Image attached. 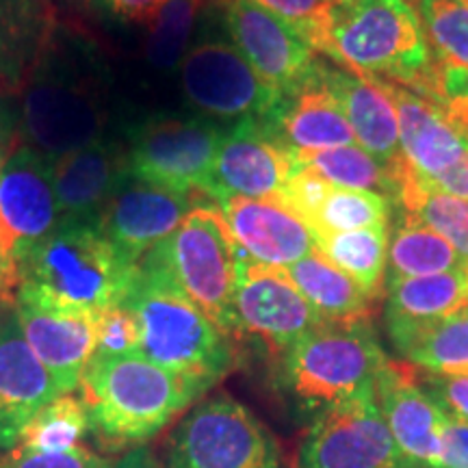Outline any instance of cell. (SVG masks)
<instances>
[{"label":"cell","instance_id":"cell-38","mask_svg":"<svg viewBox=\"0 0 468 468\" xmlns=\"http://www.w3.org/2000/svg\"><path fill=\"white\" fill-rule=\"evenodd\" d=\"M139 354V325L126 306L107 308L96 317V351L93 356Z\"/></svg>","mask_w":468,"mask_h":468},{"label":"cell","instance_id":"cell-11","mask_svg":"<svg viewBox=\"0 0 468 468\" xmlns=\"http://www.w3.org/2000/svg\"><path fill=\"white\" fill-rule=\"evenodd\" d=\"M399 460L373 382L324 408L303 438L297 468H395Z\"/></svg>","mask_w":468,"mask_h":468},{"label":"cell","instance_id":"cell-21","mask_svg":"<svg viewBox=\"0 0 468 468\" xmlns=\"http://www.w3.org/2000/svg\"><path fill=\"white\" fill-rule=\"evenodd\" d=\"M16 306L27 341L55 379L58 393H74L96 351V317L55 310L17 295Z\"/></svg>","mask_w":468,"mask_h":468},{"label":"cell","instance_id":"cell-17","mask_svg":"<svg viewBox=\"0 0 468 468\" xmlns=\"http://www.w3.org/2000/svg\"><path fill=\"white\" fill-rule=\"evenodd\" d=\"M55 379L28 345L16 297L0 302V458L16 449L33 414L58 397Z\"/></svg>","mask_w":468,"mask_h":468},{"label":"cell","instance_id":"cell-37","mask_svg":"<svg viewBox=\"0 0 468 468\" xmlns=\"http://www.w3.org/2000/svg\"><path fill=\"white\" fill-rule=\"evenodd\" d=\"M254 3L289 22L303 42L317 52L330 20V11L338 0H254Z\"/></svg>","mask_w":468,"mask_h":468},{"label":"cell","instance_id":"cell-7","mask_svg":"<svg viewBox=\"0 0 468 468\" xmlns=\"http://www.w3.org/2000/svg\"><path fill=\"white\" fill-rule=\"evenodd\" d=\"M102 87L91 74L50 63H35L22 102V120L33 148L48 161L102 139Z\"/></svg>","mask_w":468,"mask_h":468},{"label":"cell","instance_id":"cell-29","mask_svg":"<svg viewBox=\"0 0 468 468\" xmlns=\"http://www.w3.org/2000/svg\"><path fill=\"white\" fill-rule=\"evenodd\" d=\"M386 324H425L468 308L464 269L417 278H386Z\"/></svg>","mask_w":468,"mask_h":468},{"label":"cell","instance_id":"cell-6","mask_svg":"<svg viewBox=\"0 0 468 468\" xmlns=\"http://www.w3.org/2000/svg\"><path fill=\"white\" fill-rule=\"evenodd\" d=\"M386 360L371 321L324 324L282 356L286 386L313 408L335 406L360 393L376 382Z\"/></svg>","mask_w":468,"mask_h":468},{"label":"cell","instance_id":"cell-12","mask_svg":"<svg viewBox=\"0 0 468 468\" xmlns=\"http://www.w3.org/2000/svg\"><path fill=\"white\" fill-rule=\"evenodd\" d=\"M234 319L239 332L259 336L280 356L314 327L325 324L282 267L250 259L241 248L234 284Z\"/></svg>","mask_w":468,"mask_h":468},{"label":"cell","instance_id":"cell-2","mask_svg":"<svg viewBox=\"0 0 468 468\" xmlns=\"http://www.w3.org/2000/svg\"><path fill=\"white\" fill-rule=\"evenodd\" d=\"M17 297L66 313L98 317L122 306L137 265L126 259L96 221H58L17 261Z\"/></svg>","mask_w":468,"mask_h":468},{"label":"cell","instance_id":"cell-48","mask_svg":"<svg viewBox=\"0 0 468 468\" xmlns=\"http://www.w3.org/2000/svg\"><path fill=\"white\" fill-rule=\"evenodd\" d=\"M406 3H410V5H412V7H414V5H417V0H406Z\"/></svg>","mask_w":468,"mask_h":468},{"label":"cell","instance_id":"cell-47","mask_svg":"<svg viewBox=\"0 0 468 468\" xmlns=\"http://www.w3.org/2000/svg\"><path fill=\"white\" fill-rule=\"evenodd\" d=\"M464 276H466V289H468V262H466V267H464Z\"/></svg>","mask_w":468,"mask_h":468},{"label":"cell","instance_id":"cell-25","mask_svg":"<svg viewBox=\"0 0 468 468\" xmlns=\"http://www.w3.org/2000/svg\"><path fill=\"white\" fill-rule=\"evenodd\" d=\"M284 271L325 324H362L371 321L376 313L378 300L327 261L319 248Z\"/></svg>","mask_w":468,"mask_h":468},{"label":"cell","instance_id":"cell-22","mask_svg":"<svg viewBox=\"0 0 468 468\" xmlns=\"http://www.w3.org/2000/svg\"><path fill=\"white\" fill-rule=\"evenodd\" d=\"M128 176V152L98 139L52 161L58 221H96Z\"/></svg>","mask_w":468,"mask_h":468},{"label":"cell","instance_id":"cell-4","mask_svg":"<svg viewBox=\"0 0 468 468\" xmlns=\"http://www.w3.org/2000/svg\"><path fill=\"white\" fill-rule=\"evenodd\" d=\"M126 306L139 325V354L213 388L234 365L230 336L185 297L159 269L137 262Z\"/></svg>","mask_w":468,"mask_h":468},{"label":"cell","instance_id":"cell-31","mask_svg":"<svg viewBox=\"0 0 468 468\" xmlns=\"http://www.w3.org/2000/svg\"><path fill=\"white\" fill-rule=\"evenodd\" d=\"M388 226L360 228L351 232H330L314 237L317 248L341 271L379 302L388 269Z\"/></svg>","mask_w":468,"mask_h":468},{"label":"cell","instance_id":"cell-13","mask_svg":"<svg viewBox=\"0 0 468 468\" xmlns=\"http://www.w3.org/2000/svg\"><path fill=\"white\" fill-rule=\"evenodd\" d=\"M234 48L284 98L314 79L319 57L289 22L254 0H221Z\"/></svg>","mask_w":468,"mask_h":468},{"label":"cell","instance_id":"cell-24","mask_svg":"<svg viewBox=\"0 0 468 468\" xmlns=\"http://www.w3.org/2000/svg\"><path fill=\"white\" fill-rule=\"evenodd\" d=\"M262 122L291 154L358 145L341 104L317 74L303 90L284 98L276 113Z\"/></svg>","mask_w":468,"mask_h":468},{"label":"cell","instance_id":"cell-43","mask_svg":"<svg viewBox=\"0 0 468 468\" xmlns=\"http://www.w3.org/2000/svg\"><path fill=\"white\" fill-rule=\"evenodd\" d=\"M87 3L101 14L115 17V20L152 27L167 0H87Z\"/></svg>","mask_w":468,"mask_h":468},{"label":"cell","instance_id":"cell-41","mask_svg":"<svg viewBox=\"0 0 468 468\" xmlns=\"http://www.w3.org/2000/svg\"><path fill=\"white\" fill-rule=\"evenodd\" d=\"M419 382L449 414L468 423V373H427Z\"/></svg>","mask_w":468,"mask_h":468},{"label":"cell","instance_id":"cell-36","mask_svg":"<svg viewBox=\"0 0 468 468\" xmlns=\"http://www.w3.org/2000/svg\"><path fill=\"white\" fill-rule=\"evenodd\" d=\"M204 0H167L150 27L148 61L159 69L178 66L185 57L193 22Z\"/></svg>","mask_w":468,"mask_h":468},{"label":"cell","instance_id":"cell-19","mask_svg":"<svg viewBox=\"0 0 468 468\" xmlns=\"http://www.w3.org/2000/svg\"><path fill=\"white\" fill-rule=\"evenodd\" d=\"M399 120L401 159L425 183H434L468 159V137L447 113L444 104L384 83Z\"/></svg>","mask_w":468,"mask_h":468},{"label":"cell","instance_id":"cell-35","mask_svg":"<svg viewBox=\"0 0 468 468\" xmlns=\"http://www.w3.org/2000/svg\"><path fill=\"white\" fill-rule=\"evenodd\" d=\"M390 197L376 191L338 189L327 196L324 207L310 221V230L314 237L330 232H351L360 228L388 226Z\"/></svg>","mask_w":468,"mask_h":468},{"label":"cell","instance_id":"cell-8","mask_svg":"<svg viewBox=\"0 0 468 468\" xmlns=\"http://www.w3.org/2000/svg\"><path fill=\"white\" fill-rule=\"evenodd\" d=\"M271 431L228 395L197 403L167 442L165 468H280Z\"/></svg>","mask_w":468,"mask_h":468},{"label":"cell","instance_id":"cell-18","mask_svg":"<svg viewBox=\"0 0 468 468\" xmlns=\"http://www.w3.org/2000/svg\"><path fill=\"white\" fill-rule=\"evenodd\" d=\"M376 397L401 458L434 466L447 410L420 386L417 367L386 360L376 378Z\"/></svg>","mask_w":468,"mask_h":468},{"label":"cell","instance_id":"cell-32","mask_svg":"<svg viewBox=\"0 0 468 468\" xmlns=\"http://www.w3.org/2000/svg\"><path fill=\"white\" fill-rule=\"evenodd\" d=\"M466 262L447 239L406 213L390 239L386 278L434 276L464 269Z\"/></svg>","mask_w":468,"mask_h":468},{"label":"cell","instance_id":"cell-45","mask_svg":"<svg viewBox=\"0 0 468 468\" xmlns=\"http://www.w3.org/2000/svg\"><path fill=\"white\" fill-rule=\"evenodd\" d=\"M111 468H154L152 464L150 455L144 452V449H134V452L126 453L117 464H113Z\"/></svg>","mask_w":468,"mask_h":468},{"label":"cell","instance_id":"cell-15","mask_svg":"<svg viewBox=\"0 0 468 468\" xmlns=\"http://www.w3.org/2000/svg\"><path fill=\"white\" fill-rule=\"evenodd\" d=\"M57 224L52 161L28 145L17 148L0 165V248L20 261Z\"/></svg>","mask_w":468,"mask_h":468},{"label":"cell","instance_id":"cell-39","mask_svg":"<svg viewBox=\"0 0 468 468\" xmlns=\"http://www.w3.org/2000/svg\"><path fill=\"white\" fill-rule=\"evenodd\" d=\"M332 191H335V185L327 183L324 176L308 167H295L278 200L310 224Z\"/></svg>","mask_w":468,"mask_h":468},{"label":"cell","instance_id":"cell-30","mask_svg":"<svg viewBox=\"0 0 468 468\" xmlns=\"http://www.w3.org/2000/svg\"><path fill=\"white\" fill-rule=\"evenodd\" d=\"M397 196L403 210L420 224L441 234L468 261V200L430 186L410 169L403 159L395 163Z\"/></svg>","mask_w":468,"mask_h":468},{"label":"cell","instance_id":"cell-9","mask_svg":"<svg viewBox=\"0 0 468 468\" xmlns=\"http://www.w3.org/2000/svg\"><path fill=\"white\" fill-rule=\"evenodd\" d=\"M224 137L204 117L152 120L133 134L128 174L165 189L197 193L213 200V167Z\"/></svg>","mask_w":468,"mask_h":468},{"label":"cell","instance_id":"cell-1","mask_svg":"<svg viewBox=\"0 0 468 468\" xmlns=\"http://www.w3.org/2000/svg\"><path fill=\"white\" fill-rule=\"evenodd\" d=\"M367 79L447 102L423 22L406 0H338L317 55Z\"/></svg>","mask_w":468,"mask_h":468},{"label":"cell","instance_id":"cell-33","mask_svg":"<svg viewBox=\"0 0 468 468\" xmlns=\"http://www.w3.org/2000/svg\"><path fill=\"white\" fill-rule=\"evenodd\" d=\"M295 167H308L324 176L338 189L376 191L386 197L397 196L395 165L376 159L360 145H341L321 152H300L291 154Z\"/></svg>","mask_w":468,"mask_h":468},{"label":"cell","instance_id":"cell-27","mask_svg":"<svg viewBox=\"0 0 468 468\" xmlns=\"http://www.w3.org/2000/svg\"><path fill=\"white\" fill-rule=\"evenodd\" d=\"M444 98L468 96V3L417 0Z\"/></svg>","mask_w":468,"mask_h":468},{"label":"cell","instance_id":"cell-49","mask_svg":"<svg viewBox=\"0 0 468 468\" xmlns=\"http://www.w3.org/2000/svg\"><path fill=\"white\" fill-rule=\"evenodd\" d=\"M466 3H468V0H466Z\"/></svg>","mask_w":468,"mask_h":468},{"label":"cell","instance_id":"cell-3","mask_svg":"<svg viewBox=\"0 0 468 468\" xmlns=\"http://www.w3.org/2000/svg\"><path fill=\"white\" fill-rule=\"evenodd\" d=\"M79 388L90 431L111 452L154 438L208 390L142 354L91 356Z\"/></svg>","mask_w":468,"mask_h":468},{"label":"cell","instance_id":"cell-14","mask_svg":"<svg viewBox=\"0 0 468 468\" xmlns=\"http://www.w3.org/2000/svg\"><path fill=\"white\" fill-rule=\"evenodd\" d=\"M215 204L197 193H183L145 183L128 174L104 207L102 232L128 261L137 265L145 251L167 239L196 207Z\"/></svg>","mask_w":468,"mask_h":468},{"label":"cell","instance_id":"cell-16","mask_svg":"<svg viewBox=\"0 0 468 468\" xmlns=\"http://www.w3.org/2000/svg\"><path fill=\"white\" fill-rule=\"evenodd\" d=\"M295 172L291 152L262 120H239L221 137L213 167V202L224 197H280Z\"/></svg>","mask_w":468,"mask_h":468},{"label":"cell","instance_id":"cell-28","mask_svg":"<svg viewBox=\"0 0 468 468\" xmlns=\"http://www.w3.org/2000/svg\"><path fill=\"white\" fill-rule=\"evenodd\" d=\"M48 28L46 0H0V91L16 90L31 76Z\"/></svg>","mask_w":468,"mask_h":468},{"label":"cell","instance_id":"cell-26","mask_svg":"<svg viewBox=\"0 0 468 468\" xmlns=\"http://www.w3.org/2000/svg\"><path fill=\"white\" fill-rule=\"evenodd\" d=\"M408 365L427 373H468V308L425 324H386Z\"/></svg>","mask_w":468,"mask_h":468},{"label":"cell","instance_id":"cell-40","mask_svg":"<svg viewBox=\"0 0 468 468\" xmlns=\"http://www.w3.org/2000/svg\"><path fill=\"white\" fill-rule=\"evenodd\" d=\"M0 468H111V464L87 447L63 453H37L14 449L0 458Z\"/></svg>","mask_w":468,"mask_h":468},{"label":"cell","instance_id":"cell-42","mask_svg":"<svg viewBox=\"0 0 468 468\" xmlns=\"http://www.w3.org/2000/svg\"><path fill=\"white\" fill-rule=\"evenodd\" d=\"M431 468H468V423L447 412L441 453Z\"/></svg>","mask_w":468,"mask_h":468},{"label":"cell","instance_id":"cell-23","mask_svg":"<svg viewBox=\"0 0 468 468\" xmlns=\"http://www.w3.org/2000/svg\"><path fill=\"white\" fill-rule=\"evenodd\" d=\"M317 76L341 104L356 144L376 159L395 165L401 159L399 120L382 83L330 61H319Z\"/></svg>","mask_w":468,"mask_h":468},{"label":"cell","instance_id":"cell-34","mask_svg":"<svg viewBox=\"0 0 468 468\" xmlns=\"http://www.w3.org/2000/svg\"><path fill=\"white\" fill-rule=\"evenodd\" d=\"M90 434V414L80 397L58 395L33 414L17 438L16 449L37 453H63L83 447Z\"/></svg>","mask_w":468,"mask_h":468},{"label":"cell","instance_id":"cell-10","mask_svg":"<svg viewBox=\"0 0 468 468\" xmlns=\"http://www.w3.org/2000/svg\"><path fill=\"white\" fill-rule=\"evenodd\" d=\"M180 80L186 101L219 120H269L284 101L234 44L221 39H207L186 50Z\"/></svg>","mask_w":468,"mask_h":468},{"label":"cell","instance_id":"cell-46","mask_svg":"<svg viewBox=\"0 0 468 468\" xmlns=\"http://www.w3.org/2000/svg\"><path fill=\"white\" fill-rule=\"evenodd\" d=\"M395 468H430V466H423V464H417V462H410V460H399L397 462Z\"/></svg>","mask_w":468,"mask_h":468},{"label":"cell","instance_id":"cell-44","mask_svg":"<svg viewBox=\"0 0 468 468\" xmlns=\"http://www.w3.org/2000/svg\"><path fill=\"white\" fill-rule=\"evenodd\" d=\"M20 284V273H17V261L0 248V302L14 300Z\"/></svg>","mask_w":468,"mask_h":468},{"label":"cell","instance_id":"cell-5","mask_svg":"<svg viewBox=\"0 0 468 468\" xmlns=\"http://www.w3.org/2000/svg\"><path fill=\"white\" fill-rule=\"evenodd\" d=\"M142 261L159 269L221 332L239 335L234 319L239 245L218 204L193 208Z\"/></svg>","mask_w":468,"mask_h":468},{"label":"cell","instance_id":"cell-20","mask_svg":"<svg viewBox=\"0 0 468 468\" xmlns=\"http://www.w3.org/2000/svg\"><path fill=\"white\" fill-rule=\"evenodd\" d=\"M218 207L234 241L250 259L286 269L317 248L306 221L276 197L230 196Z\"/></svg>","mask_w":468,"mask_h":468}]
</instances>
